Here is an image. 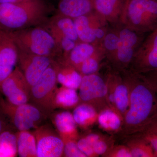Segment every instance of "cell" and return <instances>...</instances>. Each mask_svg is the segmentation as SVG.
Instances as JSON below:
<instances>
[{"mask_svg": "<svg viewBox=\"0 0 157 157\" xmlns=\"http://www.w3.org/2000/svg\"><path fill=\"white\" fill-rule=\"evenodd\" d=\"M53 37L60 51L62 53L61 57L65 58L73 49L78 42L69 39L64 36L55 33H49Z\"/></svg>", "mask_w": 157, "mask_h": 157, "instance_id": "f546056e", "label": "cell"}, {"mask_svg": "<svg viewBox=\"0 0 157 157\" xmlns=\"http://www.w3.org/2000/svg\"><path fill=\"white\" fill-rule=\"evenodd\" d=\"M63 140L64 145L63 157H86L78 148L77 140L67 139Z\"/></svg>", "mask_w": 157, "mask_h": 157, "instance_id": "4dcf8cb0", "label": "cell"}, {"mask_svg": "<svg viewBox=\"0 0 157 157\" xmlns=\"http://www.w3.org/2000/svg\"><path fill=\"white\" fill-rule=\"evenodd\" d=\"M109 67L104 76L107 87V101L109 107L117 113L123 121L129 107L128 86L121 72Z\"/></svg>", "mask_w": 157, "mask_h": 157, "instance_id": "9c48e42d", "label": "cell"}, {"mask_svg": "<svg viewBox=\"0 0 157 157\" xmlns=\"http://www.w3.org/2000/svg\"><path fill=\"white\" fill-rule=\"evenodd\" d=\"M120 23L148 34L157 28V0H126Z\"/></svg>", "mask_w": 157, "mask_h": 157, "instance_id": "277c9868", "label": "cell"}, {"mask_svg": "<svg viewBox=\"0 0 157 157\" xmlns=\"http://www.w3.org/2000/svg\"><path fill=\"white\" fill-rule=\"evenodd\" d=\"M18 52L17 65L31 89L39 80L55 59L50 57L26 53L19 50Z\"/></svg>", "mask_w": 157, "mask_h": 157, "instance_id": "5bb4252c", "label": "cell"}, {"mask_svg": "<svg viewBox=\"0 0 157 157\" xmlns=\"http://www.w3.org/2000/svg\"><path fill=\"white\" fill-rule=\"evenodd\" d=\"M124 139L125 144L128 147L132 157H156L151 147L143 138L132 135Z\"/></svg>", "mask_w": 157, "mask_h": 157, "instance_id": "484cf974", "label": "cell"}, {"mask_svg": "<svg viewBox=\"0 0 157 157\" xmlns=\"http://www.w3.org/2000/svg\"><path fill=\"white\" fill-rule=\"evenodd\" d=\"M73 20L80 42L101 45L110 26L105 18L94 11Z\"/></svg>", "mask_w": 157, "mask_h": 157, "instance_id": "30bf717a", "label": "cell"}, {"mask_svg": "<svg viewBox=\"0 0 157 157\" xmlns=\"http://www.w3.org/2000/svg\"><path fill=\"white\" fill-rule=\"evenodd\" d=\"M79 89L80 103L93 106L98 113L109 107L105 77L98 73L82 76ZM110 108V107H109Z\"/></svg>", "mask_w": 157, "mask_h": 157, "instance_id": "ba28073f", "label": "cell"}, {"mask_svg": "<svg viewBox=\"0 0 157 157\" xmlns=\"http://www.w3.org/2000/svg\"><path fill=\"white\" fill-rule=\"evenodd\" d=\"M18 53L9 32L0 29V84L17 66Z\"/></svg>", "mask_w": 157, "mask_h": 157, "instance_id": "9a60e30c", "label": "cell"}, {"mask_svg": "<svg viewBox=\"0 0 157 157\" xmlns=\"http://www.w3.org/2000/svg\"><path fill=\"white\" fill-rule=\"evenodd\" d=\"M78 148L86 157H97L93 149V147L89 143L85 137L80 138L77 140Z\"/></svg>", "mask_w": 157, "mask_h": 157, "instance_id": "836d02e7", "label": "cell"}, {"mask_svg": "<svg viewBox=\"0 0 157 157\" xmlns=\"http://www.w3.org/2000/svg\"><path fill=\"white\" fill-rule=\"evenodd\" d=\"M9 33L18 50L54 59L62 56L53 37L42 26Z\"/></svg>", "mask_w": 157, "mask_h": 157, "instance_id": "3957f363", "label": "cell"}, {"mask_svg": "<svg viewBox=\"0 0 157 157\" xmlns=\"http://www.w3.org/2000/svg\"><path fill=\"white\" fill-rule=\"evenodd\" d=\"M123 121L119 115L109 107L98 113L97 122L101 128L108 133L118 134L122 127Z\"/></svg>", "mask_w": 157, "mask_h": 157, "instance_id": "603a6c76", "label": "cell"}, {"mask_svg": "<svg viewBox=\"0 0 157 157\" xmlns=\"http://www.w3.org/2000/svg\"><path fill=\"white\" fill-rule=\"evenodd\" d=\"M113 140L111 138L107 139L102 137L101 139L96 141L93 145V149L97 156L104 155L107 151L111 148L113 144Z\"/></svg>", "mask_w": 157, "mask_h": 157, "instance_id": "1f68e13d", "label": "cell"}, {"mask_svg": "<svg viewBox=\"0 0 157 157\" xmlns=\"http://www.w3.org/2000/svg\"><path fill=\"white\" fill-rule=\"evenodd\" d=\"M50 11L44 0L0 4V29L11 32L42 26L48 20Z\"/></svg>", "mask_w": 157, "mask_h": 157, "instance_id": "7a4b0ae2", "label": "cell"}, {"mask_svg": "<svg viewBox=\"0 0 157 157\" xmlns=\"http://www.w3.org/2000/svg\"><path fill=\"white\" fill-rule=\"evenodd\" d=\"M103 156L132 157L130 150L125 144V145H113Z\"/></svg>", "mask_w": 157, "mask_h": 157, "instance_id": "d6a6232c", "label": "cell"}, {"mask_svg": "<svg viewBox=\"0 0 157 157\" xmlns=\"http://www.w3.org/2000/svg\"><path fill=\"white\" fill-rule=\"evenodd\" d=\"M129 89L128 109L118 134L121 138L143 131L157 116V94L143 74L128 70L121 72Z\"/></svg>", "mask_w": 157, "mask_h": 157, "instance_id": "6da1fadb", "label": "cell"}, {"mask_svg": "<svg viewBox=\"0 0 157 157\" xmlns=\"http://www.w3.org/2000/svg\"><path fill=\"white\" fill-rule=\"evenodd\" d=\"M143 138L150 145L157 157V136L147 132H141L135 135Z\"/></svg>", "mask_w": 157, "mask_h": 157, "instance_id": "e575fe53", "label": "cell"}, {"mask_svg": "<svg viewBox=\"0 0 157 157\" xmlns=\"http://www.w3.org/2000/svg\"><path fill=\"white\" fill-rule=\"evenodd\" d=\"M126 0H94V11L111 25L120 23Z\"/></svg>", "mask_w": 157, "mask_h": 157, "instance_id": "ac0fdd59", "label": "cell"}, {"mask_svg": "<svg viewBox=\"0 0 157 157\" xmlns=\"http://www.w3.org/2000/svg\"><path fill=\"white\" fill-rule=\"evenodd\" d=\"M141 132H147L157 136V116L143 131Z\"/></svg>", "mask_w": 157, "mask_h": 157, "instance_id": "8d00e7d4", "label": "cell"}, {"mask_svg": "<svg viewBox=\"0 0 157 157\" xmlns=\"http://www.w3.org/2000/svg\"><path fill=\"white\" fill-rule=\"evenodd\" d=\"M127 70L135 73L157 70V28L145 37Z\"/></svg>", "mask_w": 157, "mask_h": 157, "instance_id": "8fae6325", "label": "cell"}, {"mask_svg": "<svg viewBox=\"0 0 157 157\" xmlns=\"http://www.w3.org/2000/svg\"><path fill=\"white\" fill-rule=\"evenodd\" d=\"M73 115L77 125L86 129L97 122L98 113L89 104L80 103L74 108Z\"/></svg>", "mask_w": 157, "mask_h": 157, "instance_id": "cb8c5ba5", "label": "cell"}, {"mask_svg": "<svg viewBox=\"0 0 157 157\" xmlns=\"http://www.w3.org/2000/svg\"><path fill=\"white\" fill-rule=\"evenodd\" d=\"M106 59V56L102 45L95 52L81 64L76 70L82 76L98 73L101 68L102 62Z\"/></svg>", "mask_w": 157, "mask_h": 157, "instance_id": "83f0119b", "label": "cell"}, {"mask_svg": "<svg viewBox=\"0 0 157 157\" xmlns=\"http://www.w3.org/2000/svg\"><path fill=\"white\" fill-rule=\"evenodd\" d=\"M42 26L49 33H56L76 42H80L78 39L74 20L70 17L56 13L48 18Z\"/></svg>", "mask_w": 157, "mask_h": 157, "instance_id": "e0dca14e", "label": "cell"}, {"mask_svg": "<svg viewBox=\"0 0 157 157\" xmlns=\"http://www.w3.org/2000/svg\"><path fill=\"white\" fill-rule=\"evenodd\" d=\"M33 133L36 141L37 157H63V140L51 126L41 125Z\"/></svg>", "mask_w": 157, "mask_h": 157, "instance_id": "4fadbf2b", "label": "cell"}, {"mask_svg": "<svg viewBox=\"0 0 157 157\" xmlns=\"http://www.w3.org/2000/svg\"><path fill=\"white\" fill-rule=\"evenodd\" d=\"M118 43L119 36L117 28L116 25H110L101 43L108 65H110L115 58Z\"/></svg>", "mask_w": 157, "mask_h": 157, "instance_id": "4316f807", "label": "cell"}, {"mask_svg": "<svg viewBox=\"0 0 157 157\" xmlns=\"http://www.w3.org/2000/svg\"><path fill=\"white\" fill-rule=\"evenodd\" d=\"M58 63L55 59L38 81L31 87L29 103L47 117L55 110L54 98L57 89Z\"/></svg>", "mask_w": 157, "mask_h": 157, "instance_id": "5b68a950", "label": "cell"}, {"mask_svg": "<svg viewBox=\"0 0 157 157\" xmlns=\"http://www.w3.org/2000/svg\"><path fill=\"white\" fill-rule=\"evenodd\" d=\"M140 74H143L145 76L154 89L157 94V70Z\"/></svg>", "mask_w": 157, "mask_h": 157, "instance_id": "d590c367", "label": "cell"}, {"mask_svg": "<svg viewBox=\"0 0 157 157\" xmlns=\"http://www.w3.org/2000/svg\"><path fill=\"white\" fill-rule=\"evenodd\" d=\"M94 0H59L56 13L74 19L94 11Z\"/></svg>", "mask_w": 157, "mask_h": 157, "instance_id": "d6986e66", "label": "cell"}, {"mask_svg": "<svg viewBox=\"0 0 157 157\" xmlns=\"http://www.w3.org/2000/svg\"><path fill=\"white\" fill-rule=\"evenodd\" d=\"M58 63L57 79L58 83L61 86L78 89L82 78V76L76 68L69 64L63 60L56 59Z\"/></svg>", "mask_w": 157, "mask_h": 157, "instance_id": "ffe728a7", "label": "cell"}, {"mask_svg": "<svg viewBox=\"0 0 157 157\" xmlns=\"http://www.w3.org/2000/svg\"><path fill=\"white\" fill-rule=\"evenodd\" d=\"M101 45H96L86 42H78L63 60L77 69L86 59L93 55Z\"/></svg>", "mask_w": 157, "mask_h": 157, "instance_id": "44dd1931", "label": "cell"}, {"mask_svg": "<svg viewBox=\"0 0 157 157\" xmlns=\"http://www.w3.org/2000/svg\"><path fill=\"white\" fill-rule=\"evenodd\" d=\"M115 25L118 33V46L115 58L109 66L113 70L121 72L128 69L146 34L133 30L120 23Z\"/></svg>", "mask_w": 157, "mask_h": 157, "instance_id": "52a82bcc", "label": "cell"}, {"mask_svg": "<svg viewBox=\"0 0 157 157\" xmlns=\"http://www.w3.org/2000/svg\"><path fill=\"white\" fill-rule=\"evenodd\" d=\"M17 154L21 157H37L36 138L29 131H18L16 133Z\"/></svg>", "mask_w": 157, "mask_h": 157, "instance_id": "d4e9b609", "label": "cell"}, {"mask_svg": "<svg viewBox=\"0 0 157 157\" xmlns=\"http://www.w3.org/2000/svg\"><path fill=\"white\" fill-rule=\"evenodd\" d=\"M80 104L76 90L62 86L58 88L54 98L55 109H69L75 108Z\"/></svg>", "mask_w": 157, "mask_h": 157, "instance_id": "7402d4cb", "label": "cell"}, {"mask_svg": "<svg viewBox=\"0 0 157 157\" xmlns=\"http://www.w3.org/2000/svg\"><path fill=\"white\" fill-rule=\"evenodd\" d=\"M0 110L18 131L37 128L48 117L31 103L14 105L2 97H0Z\"/></svg>", "mask_w": 157, "mask_h": 157, "instance_id": "8992f818", "label": "cell"}, {"mask_svg": "<svg viewBox=\"0 0 157 157\" xmlns=\"http://www.w3.org/2000/svg\"><path fill=\"white\" fill-rule=\"evenodd\" d=\"M102 137H103V136L98 134L91 133V134L86 135L85 137H86V140L88 141L89 143L93 147V144L95 143L96 141L101 139Z\"/></svg>", "mask_w": 157, "mask_h": 157, "instance_id": "74e56055", "label": "cell"}, {"mask_svg": "<svg viewBox=\"0 0 157 157\" xmlns=\"http://www.w3.org/2000/svg\"><path fill=\"white\" fill-rule=\"evenodd\" d=\"M0 92L10 104L18 105L29 103L30 87L18 66L2 82Z\"/></svg>", "mask_w": 157, "mask_h": 157, "instance_id": "7c38bea8", "label": "cell"}, {"mask_svg": "<svg viewBox=\"0 0 157 157\" xmlns=\"http://www.w3.org/2000/svg\"><path fill=\"white\" fill-rule=\"evenodd\" d=\"M6 117L0 110V134L5 130L9 129Z\"/></svg>", "mask_w": 157, "mask_h": 157, "instance_id": "f35d334b", "label": "cell"}, {"mask_svg": "<svg viewBox=\"0 0 157 157\" xmlns=\"http://www.w3.org/2000/svg\"><path fill=\"white\" fill-rule=\"evenodd\" d=\"M49 116L57 132L63 140H77L78 137L77 124L73 113L67 110L53 112Z\"/></svg>", "mask_w": 157, "mask_h": 157, "instance_id": "2e32d148", "label": "cell"}, {"mask_svg": "<svg viewBox=\"0 0 157 157\" xmlns=\"http://www.w3.org/2000/svg\"><path fill=\"white\" fill-rule=\"evenodd\" d=\"M25 1L27 0H0V4L19 3Z\"/></svg>", "mask_w": 157, "mask_h": 157, "instance_id": "ab89813d", "label": "cell"}, {"mask_svg": "<svg viewBox=\"0 0 157 157\" xmlns=\"http://www.w3.org/2000/svg\"><path fill=\"white\" fill-rule=\"evenodd\" d=\"M17 155L16 133L7 129L0 134V157H15Z\"/></svg>", "mask_w": 157, "mask_h": 157, "instance_id": "f1b7e54d", "label": "cell"}]
</instances>
